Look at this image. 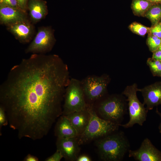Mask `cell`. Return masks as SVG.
Here are the masks:
<instances>
[{
	"instance_id": "cb8c5ba5",
	"label": "cell",
	"mask_w": 161,
	"mask_h": 161,
	"mask_svg": "<svg viewBox=\"0 0 161 161\" xmlns=\"http://www.w3.org/2000/svg\"><path fill=\"white\" fill-rule=\"evenodd\" d=\"M63 156L61 152L56 149L55 152L51 156L47 158L45 161H60L63 158Z\"/></svg>"
},
{
	"instance_id": "52a82bcc",
	"label": "cell",
	"mask_w": 161,
	"mask_h": 161,
	"mask_svg": "<svg viewBox=\"0 0 161 161\" xmlns=\"http://www.w3.org/2000/svg\"><path fill=\"white\" fill-rule=\"evenodd\" d=\"M110 80L109 76L104 74L100 76L90 75L81 82L85 99L92 103L106 95Z\"/></svg>"
},
{
	"instance_id": "e0dca14e",
	"label": "cell",
	"mask_w": 161,
	"mask_h": 161,
	"mask_svg": "<svg viewBox=\"0 0 161 161\" xmlns=\"http://www.w3.org/2000/svg\"><path fill=\"white\" fill-rule=\"evenodd\" d=\"M154 4L147 0H132L131 8L135 15L144 16L149 8Z\"/></svg>"
},
{
	"instance_id": "7402d4cb",
	"label": "cell",
	"mask_w": 161,
	"mask_h": 161,
	"mask_svg": "<svg viewBox=\"0 0 161 161\" xmlns=\"http://www.w3.org/2000/svg\"><path fill=\"white\" fill-rule=\"evenodd\" d=\"M150 33L152 35L161 38V25L160 23L154 25L151 28Z\"/></svg>"
},
{
	"instance_id": "8fae6325",
	"label": "cell",
	"mask_w": 161,
	"mask_h": 161,
	"mask_svg": "<svg viewBox=\"0 0 161 161\" xmlns=\"http://www.w3.org/2000/svg\"><path fill=\"white\" fill-rule=\"evenodd\" d=\"M78 137L67 138H57V150L66 160L76 161L80 151Z\"/></svg>"
},
{
	"instance_id": "7a4b0ae2",
	"label": "cell",
	"mask_w": 161,
	"mask_h": 161,
	"mask_svg": "<svg viewBox=\"0 0 161 161\" xmlns=\"http://www.w3.org/2000/svg\"><path fill=\"white\" fill-rule=\"evenodd\" d=\"M114 132L95 142L99 157L103 161H121L130 150L129 142L124 132Z\"/></svg>"
},
{
	"instance_id": "44dd1931",
	"label": "cell",
	"mask_w": 161,
	"mask_h": 161,
	"mask_svg": "<svg viewBox=\"0 0 161 161\" xmlns=\"http://www.w3.org/2000/svg\"><path fill=\"white\" fill-rule=\"evenodd\" d=\"M147 44L150 50L153 52L158 49L161 44V38L151 35L147 38Z\"/></svg>"
},
{
	"instance_id": "e575fe53",
	"label": "cell",
	"mask_w": 161,
	"mask_h": 161,
	"mask_svg": "<svg viewBox=\"0 0 161 161\" xmlns=\"http://www.w3.org/2000/svg\"></svg>"
},
{
	"instance_id": "603a6c76",
	"label": "cell",
	"mask_w": 161,
	"mask_h": 161,
	"mask_svg": "<svg viewBox=\"0 0 161 161\" xmlns=\"http://www.w3.org/2000/svg\"><path fill=\"white\" fill-rule=\"evenodd\" d=\"M0 5L20 8L17 0H2L0 2Z\"/></svg>"
},
{
	"instance_id": "30bf717a",
	"label": "cell",
	"mask_w": 161,
	"mask_h": 161,
	"mask_svg": "<svg viewBox=\"0 0 161 161\" xmlns=\"http://www.w3.org/2000/svg\"><path fill=\"white\" fill-rule=\"evenodd\" d=\"M32 23L28 19L8 25L7 29L20 42L26 43L32 39L35 32Z\"/></svg>"
},
{
	"instance_id": "484cf974",
	"label": "cell",
	"mask_w": 161,
	"mask_h": 161,
	"mask_svg": "<svg viewBox=\"0 0 161 161\" xmlns=\"http://www.w3.org/2000/svg\"><path fill=\"white\" fill-rule=\"evenodd\" d=\"M19 8L27 13V4L29 0H17Z\"/></svg>"
},
{
	"instance_id": "4fadbf2b",
	"label": "cell",
	"mask_w": 161,
	"mask_h": 161,
	"mask_svg": "<svg viewBox=\"0 0 161 161\" xmlns=\"http://www.w3.org/2000/svg\"><path fill=\"white\" fill-rule=\"evenodd\" d=\"M28 19L27 15L19 8L0 5V23L6 26Z\"/></svg>"
},
{
	"instance_id": "ffe728a7",
	"label": "cell",
	"mask_w": 161,
	"mask_h": 161,
	"mask_svg": "<svg viewBox=\"0 0 161 161\" xmlns=\"http://www.w3.org/2000/svg\"><path fill=\"white\" fill-rule=\"evenodd\" d=\"M129 27L133 32L142 36L150 32L151 29L137 22H133L129 25Z\"/></svg>"
},
{
	"instance_id": "d6a6232c",
	"label": "cell",
	"mask_w": 161,
	"mask_h": 161,
	"mask_svg": "<svg viewBox=\"0 0 161 161\" xmlns=\"http://www.w3.org/2000/svg\"><path fill=\"white\" fill-rule=\"evenodd\" d=\"M2 0H0V2H1V1Z\"/></svg>"
},
{
	"instance_id": "8992f818",
	"label": "cell",
	"mask_w": 161,
	"mask_h": 161,
	"mask_svg": "<svg viewBox=\"0 0 161 161\" xmlns=\"http://www.w3.org/2000/svg\"><path fill=\"white\" fill-rule=\"evenodd\" d=\"M64 100L62 115H66L86 109L87 103L80 81L75 78L70 79L65 90Z\"/></svg>"
},
{
	"instance_id": "836d02e7",
	"label": "cell",
	"mask_w": 161,
	"mask_h": 161,
	"mask_svg": "<svg viewBox=\"0 0 161 161\" xmlns=\"http://www.w3.org/2000/svg\"><path fill=\"white\" fill-rule=\"evenodd\" d=\"M160 24H161V22L160 23Z\"/></svg>"
},
{
	"instance_id": "ba28073f",
	"label": "cell",
	"mask_w": 161,
	"mask_h": 161,
	"mask_svg": "<svg viewBox=\"0 0 161 161\" xmlns=\"http://www.w3.org/2000/svg\"><path fill=\"white\" fill-rule=\"evenodd\" d=\"M54 32L50 26L39 27L32 41L25 49V53L45 54L51 51L56 41Z\"/></svg>"
},
{
	"instance_id": "1f68e13d",
	"label": "cell",
	"mask_w": 161,
	"mask_h": 161,
	"mask_svg": "<svg viewBox=\"0 0 161 161\" xmlns=\"http://www.w3.org/2000/svg\"><path fill=\"white\" fill-rule=\"evenodd\" d=\"M158 50H161V44Z\"/></svg>"
},
{
	"instance_id": "4dcf8cb0",
	"label": "cell",
	"mask_w": 161,
	"mask_h": 161,
	"mask_svg": "<svg viewBox=\"0 0 161 161\" xmlns=\"http://www.w3.org/2000/svg\"><path fill=\"white\" fill-rule=\"evenodd\" d=\"M149 1L154 4H158L161 3V0H147Z\"/></svg>"
},
{
	"instance_id": "f546056e",
	"label": "cell",
	"mask_w": 161,
	"mask_h": 161,
	"mask_svg": "<svg viewBox=\"0 0 161 161\" xmlns=\"http://www.w3.org/2000/svg\"><path fill=\"white\" fill-rule=\"evenodd\" d=\"M156 112L160 117L161 122L158 128L160 132L161 133V113L158 111L157 108H156Z\"/></svg>"
},
{
	"instance_id": "7c38bea8",
	"label": "cell",
	"mask_w": 161,
	"mask_h": 161,
	"mask_svg": "<svg viewBox=\"0 0 161 161\" xmlns=\"http://www.w3.org/2000/svg\"><path fill=\"white\" fill-rule=\"evenodd\" d=\"M138 91L142 93L143 103L146 105L148 110L161 105V81L138 89Z\"/></svg>"
},
{
	"instance_id": "d4e9b609",
	"label": "cell",
	"mask_w": 161,
	"mask_h": 161,
	"mask_svg": "<svg viewBox=\"0 0 161 161\" xmlns=\"http://www.w3.org/2000/svg\"><path fill=\"white\" fill-rule=\"evenodd\" d=\"M8 125L7 118L4 109L0 107V127Z\"/></svg>"
},
{
	"instance_id": "5bb4252c",
	"label": "cell",
	"mask_w": 161,
	"mask_h": 161,
	"mask_svg": "<svg viewBox=\"0 0 161 161\" xmlns=\"http://www.w3.org/2000/svg\"><path fill=\"white\" fill-rule=\"evenodd\" d=\"M27 10L30 21L33 24L44 18L48 13L46 2L43 0H29Z\"/></svg>"
},
{
	"instance_id": "9a60e30c",
	"label": "cell",
	"mask_w": 161,
	"mask_h": 161,
	"mask_svg": "<svg viewBox=\"0 0 161 161\" xmlns=\"http://www.w3.org/2000/svg\"><path fill=\"white\" fill-rule=\"evenodd\" d=\"M55 135L59 138H67L78 136L77 132L69 119L62 115L58 120L55 128Z\"/></svg>"
},
{
	"instance_id": "83f0119b",
	"label": "cell",
	"mask_w": 161,
	"mask_h": 161,
	"mask_svg": "<svg viewBox=\"0 0 161 161\" xmlns=\"http://www.w3.org/2000/svg\"><path fill=\"white\" fill-rule=\"evenodd\" d=\"M152 58L161 61V50H157L153 52Z\"/></svg>"
},
{
	"instance_id": "5b68a950",
	"label": "cell",
	"mask_w": 161,
	"mask_h": 161,
	"mask_svg": "<svg viewBox=\"0 0 161 161\" xmlns=\"http://www.w3.org/2000/svg\"><path fill=\"white\" fill-rule=\"evenodd\" d=\"M138 90L137 84L134 83L126 86L122 92V94L126 97L129 120L125 124H120V126L128 128L132 127L136 124L142 126L146 121L148 110L137 97Z\"/></svg>"
},
{
	"instance_id": "9c48e42d",
	"label": "cell",
	"mask_w": 161,
	"mask_h": 161,
	"mask_svg": "<svg viewBox=\"0 0 161 161\" xmlns=\"http://www.w3.org/2000/svg\"><path fill=\"white\" fill-rule=\"evenodd\" d=\"M129 156L138 161H161V151L157 149L148 138H145L139 148L130 150Z\"/></svg>"
},
{
	"instance_id": "d6986e66",
	"label": "cell",
	"mask_w": 161,
	"mask_h": 161,
	"mask_svg": "<svg viewBox=\"0 0 161 161\" xmlns=\"http://www.w3.org/2000/svg\"><path fill=\"white\" fill-rule=\"evenodd\" d=\"M147 64L154 76L161 77V61L149 58L147 60Z\"/></svg>"
},
{
	"instance_id": "277c9868",
	"label": "cell",
	"mask_w": 161,
	"mask_h": 161,
	"mask_svg": "<svg viewBox=\"0 0 161 161\" xmlns=\"http://www.w3.org/2000/svg\"><path fill=\"white\" fill-rule=\"evenodd\" d=\"M101 99L97 105L98 115L105 120L120 124L128 108L126 97L122 94H115L106 95Z\"/></svg>"
},
{
	"instance_id": "4316f807",
	"label": "cell",
	"mask_w": 161,
	"mask_h": 161,
	"mask_svg": "<svg viewBox=\"0 0 161 161\" xmlns=\"http://www.w3.org/2000/svg\"><path fill=\"white\" fill-rule=\"evenodd\" d=\"M92 160L88 155L82 154L78 156L76 161H91Z\"/></svg>"
},
{
	"instance_id": "ac0fdd59",
	"label": "cell",
	"mask_w": 161,
	"mask_h": 161,
	"mask_svg": "<svg viewBox=\"0 0 161 161\" xmlns=\"http://www.w3.org/2000/svg\"><path fill=\"white\" fill-rule=\"evenodd\" d=\"M144 16L150 20L153 26L159 23L161 20V3L152 5Z\"/></svg>"
},
{
	"instance_id": "6da1fadb",
	"label": "cell",
	"mask_w": 161,
	"mask_h": 161,
	"mask_svg": "<svg viewBox=\"0 0 161 161\" xmlns=\"http://www.w3.org/2000/svg\"><path fill=\"white\" fill-rule=\"evenodd\" d=\"M58 55L33 54L10 69L0 86V107L19 139H41L62 115L70 80Z\"/></svg>"
},
{
	"instance_id": "3957f363",
	"label": "cell",
	"mask_w": 161,
	"mask_h": 161,
	"mask_svg": "<svg viewBox=\"0 0 161 161\" xmlns=\"http://www.w3.org/2000/svg\"><path fill=\"white\" fill-rule=\"evenodd\" d=\"M87 108L90 118L85 130L78 137L80 145L104 137L117 131L118 129L119 124L100 117L92 104L87 103Z\"/></svg>"
},
{
	"instance_id": "f1b7e54d",
	"label": "cell",
	"mask_w": 161,
	"mask_h": 161,
	"mask_svg": "<svg viewBox=\"0 0 161 161\" xmlns=\"http://www.w3.org/2000/svg\"><path fill=\"white\" fill-rule=\"evenodd\" d=\"M38 159L37 157L30 154L27 155L24 160V161H38Z\"/></svg>"
},
{
	"instance_id": "2e32d148",
	"label": "cell",
	"mask_w": 161,
	"mask_h": 161,
	"mask_svg": "<svg viewBox=\"0 0 161 161\" xmlns=\"http://www.w3.org/2000/svg\"><path fill=\"white\" fill-rule=\"evenodd\" d=\"M66 116L76 130L78 136L85 130L90 118V114L87 108L85 109L74 112Z\"/></svg>"
}]
</instances>
